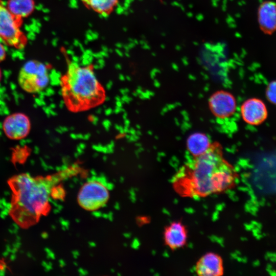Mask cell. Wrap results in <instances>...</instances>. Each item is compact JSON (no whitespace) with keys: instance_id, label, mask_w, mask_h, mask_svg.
<instances>
[{"instance_id":"obj_7","label":"cell","mask_w":276,"mask_h":276,"mask_svg":"<svg viewBox=\"0 0 276 276\" xmlns=\"http://www.w3.org/2000/svg\"><path fill=\"white\" fill-rule=\"evenodd\" d=\"M31 122L29 117L22 112L13 113L3 121L2 128L6 136L13 140L25 138L31 130Z\"/></svg>"},{"instance_id":"obj_3","label":"cell","mask_w":276,"mask_h":276,"mask_svg":"<svg viewBox=\"0 0 276 276\" xmlns=\"http://www.w3.org/2000/svg\"><path fill=\"white\" fill-rule=\"evenodd\" d=\"M17 205L34 216L40 215L45 210L50 195L49 186L29 176H18L13 181Z\"/></svg>"},{"instance_id":"obj_4","label":"cell","mask_w":276,"mask_h":276,"mask_svg":"<svg viewBox=\"0 0 276 276\" xmlns=\"http://www.w3.org/2000/svg\"><path fill=\"white\" fill-rule=\"evenodd\" d=\"M50 82L48 67L44 63L29 60L21 67L18 83L22 89L28 93L36 94L44 90Z\"/></svg>"},{"instance_id":"obj_9","label":"cell","mask_w":276,"mask_h":276,"mask_svg":"<svg viewBox=\"0 0 276 276\" xmlns=\"http://www.w3.org/2000/svg\"><path fill=\"white\" fill-rule=\"evenodd\" d=\"M240 112L242 119L250 125H259L264 122L268 115L267 107L260 99L252 98L241 105Z\"/></svg>"},{"instance_id":"obj_5","label":"cell","mask_w":276,"mask_h":276,"mask_svg":"<svg viewBox=\"0 0 276 276\" xmlns=\"http://www.w3.org/2000/svg\"><path fill=\"white\" fill-rule=\"evenodd\" d=\"M20 20L16 18L0 0V41L16 49H21L26 38L20 28Z\"/></svg>"},{"instance_id":"obj_17","label":"cell","mask_w":276,"mask_h":276,"mask_svg":"<svg viewBox=\"0 0 276 276\" xmlns=\"http://www.w3.org/2000/svg\"><path fill=\"white\" fill-rule=\"evenodd\" d=\"M6 57V51L3 44L0 41V62L3 61Z\"/></svg>"},{"instance_id":"obj_13","label":"cell","mask_w":276,"mask_h":276,"mask_svg":"<svg viewBox=\"0 0 276 276\" xmlns=\"http://www.w3.org/2000/svg\"><path fill=\"white\" fill-rule=\"evenodd\" d=\"M211 144L209 137L200 132L192 133L187 140V149L194 157L204 153Z\"/></svg>"},{"instance_id":"obj_12","label":"cell","mask_w":276,"mask_h":276,"mask_svg":"<svg viewBox=\"0 0 276 276\" xmlns=\"http://www.w3.org/2000/svg\"><path fill=\"white\" fill-rule=\"evenodd\" d=\"M164 240L166 244L171 249L183 247L187 240V230L179 222L171 223L165 229Z\"/></svg>"},{"instance_id":"obj_15","label":"cell","mask_w":276,"mask_h":276,"mask_svg":"<svg viewBox=\"0 0 276 276\" xmlns=\"http://www.w3.org/2000/svg\"><path fill=\"white\" fill-rule=\"evenodd\" d=\"M88 9L102 15L110 14L118 4L120 0H81Z\"/></svg>"},{"instance_id":"obj_8","label":"cell","mask_w":276,"mask_h":276,"mask_svg":"<svg viewBox=\"0 0 276 276\" xmlns=\"http://www.w3.org/2000/svg\"><path fill=\"white\" fill-rule=\"evenodd\" d=\"M209 106L213 114L219 119L232 116L236 111L237 102L229 92L219 90L214 93L209 99Z\"/></svg>"},{"instance_id":"obj_18","label":"cell","mask_w":276,"mask_h":276,"mask_svg":"<svg viewBox=\"0 0 276 276\" xmlns=\"http://www.w3.org/2000/svg\"><path fill=\"white\" fill-rule=\"evenodd\" d=\"M1 79H2V72H1V70L0 69V81L1 80Z\"/></svg>"},{"instance_id":"obj_6","label":"cell","mask_w":276,"mask_h":276,"mask_svg":"<svg viewBox=\"0 0 276 276\" xmlns=\"http://www.w3.org/2000/svg\"><path fill=\"white\" fill-rule=\"evenodd\" d=\"M109 197L108 190L102 182L91 180L82 186L78 193V202L87 211H96L106 203Z\"/></svg>"},{"instance_id":"obj_2","label":"cell","mask_w":276,"mask_h":276,"mask_svg":"<svg viewBox=\"0 0 276 276\" xmlns=\"http://www.w3.org/2000/svg\"><path fill=\"white\" fill-rule=\"evenodd\" d=\"M61 95L65 107L83 112L102 105L106 92L92 64L70 62L60 79Z\"/></svg>"},{"instance_id":"obj_11","label":"cell","mask_w":276,"mask_h":276,"mask_svg":"<svg viewBox=\"0 0 276 276\" xmlns=\"http://www.w3.org/2000/svg\"><path fill=\"white\" fill-rule=\"evenodd\" d=\"M196 271L201 276H218L223 272L222 260L221 257L214 252H208L198 261Z\"/></svg>"},{"instance_id":"obj_10","label":"cell","mask_w":276,"mask_h":276,"mask_svg":"<svg viewBox=\"0 0 276 276\" xmlns=\"http://www.w3.org/2000/svg\"><path fill=\"white\" fill-rule=\"evenodd\" d=\"M258 22L261 31L266 35L276 31V3L271 1L263 2L258 9Z\"/></svg>"},{"instance_id":"obj_1","label":"cell","mask_w":276,"mask_h":276,"mask_svg":"<svg viewBox=\"0 0 276 276\" xmlns=\"http://www.w3.org/2000/svg\"><path fill=\"white\" fill-rule=\"evenodd\" d=\"M236 177L233 167L224 157L221 145L214 142L204 153L183 166L174 182L180 194L204 197L229 189Z\"/></svg>"},{"instance_id":"obj_14","label":"cell","mask_w":276,"mask_h":276,"mask_svg":"<svg viewBox=\"0 0 276 276\" xmlns=\"http://www.w3.org/2000/svg\"><path fill=\"white\" fill-rule=\"evenodd\" d=\"M7 7L16 18L20 20L32 13L34 2L33 0H9Z\"/></svg>"},{"instance_id":"obj_16","label":"cell","mask_w":276,"mask_h":276,"mask_svg":"<svg viewBox=\"0 0 276 276\" xmlns=\"http://www.w3.org/2000/svg\"><path fill=\"white\" fill-rule=\"evenodd\" d=\"M266 97L270 103L276 105V80L271 81L267 85Z\"/></svg>"}]
</instances>
